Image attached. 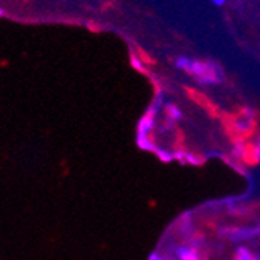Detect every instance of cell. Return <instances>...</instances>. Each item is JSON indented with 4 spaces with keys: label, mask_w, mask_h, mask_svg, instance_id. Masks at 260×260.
<instances>
[{
    "label": "cell",
    "mask_w": 260,
    "mask_h": 260,
    "mask_svg": "<svg viewBox=\"0 0 260 260\" xmlns=\"http://www.w3.org/2000/svg\"><path fill=\"white\" fill-rule=\"evenodd\" d=\"M188 74H192L198 84L201 86H212L220 84L223 81V69L214 62V61H198L192 59V64L187 70Z\"/></svg>",
    "instance_id": "1"
},
{
    "label": "cell",
    "mask_w": 260,
    "mask_h": 260,
    "mask_svg": "<svg viewBox=\"0 0 260 260\" xmlns=\"http://www.w3.org/2000/svg\"><path fill=\"white\" fill-rule=\"evenodd\" d=\"M220 237L228 239L229 242L240 243L260 235V226H223L220 231Z\"/></svg>",
    "instance_id": "2"
},
{
    "label": "cell",
    "mask_w": 260,
    "mask_h": 260,
    "mask_svg": "<svg viewBox=\"0 0 260 260\" xmlns=\"http://www.w3.org/2000/svg\"><path fill=\"white\" fill-rule=\"evenodd\" d=\"M248 165H257L260 162V136H255L254 140L245 142L243 160Z\"/></svg>",
    "instance_id": "3"
},
{
    "label": "cell",
    "mask_w": 260,
    "mask_h": 260,
    "mask_svg": "<svg viewBox=\"0 0 260 260\" xmlns=\"http://www.w3.org/2000/svg\"><path fill=\"white\" fill-rule=\"evenodd\" d=\"M175 255L178 260H203L198 249L192 248L190 245H179L175 248Z\"/></svg>",
    "instance_id": "4"
},
{
    "label": "cell",
    "mask_w": 260,
    "mask_h": 260,
    "mask_svg": "<svg viewBox=\"0 0 260 260\" xmlns=\"http://www.w3.org/2000/svg\"><path fill=\"white\" fill-rule=\"evenodd\" d=\"M164 112H165V115H167V119H169L170 123H176V122L182 120V112H181V109L176 105H173V103H167V105H165Z\"/></svg>",
    "instance_id": "5"
},
{
    "label": "cell",
    "mask_w": 260,
    "mask_h": 260,
    "mask_svg": "<svg viewBox=\"0 0 260 260\" xmlns=\"http://www.w3.org/2000/svg\"><path fill=\"white\" fill-rule=\"evenodd\" d=\"M234 258L235 260H260V255H255L248 248L240 246V248H237V251H235Z\"/></svg>",
    "instance_id": "6"
},
{
    "label": "cell",
    "mask_w": 260,
    "mask_h": 260,
    "mask_svg": "<svg viewBox=\"0 0 260 260\" xmlns=\"http://www.w3.org/2000/svg\"><path fill=\"white\" fill-rule=\"evenodd\" d=\"M137 142V147L142 148V150H148V151H156V145H154V142L150 139V136H137L136 139Z\"/></svg>",
    "instance_id": "7"
},
{
    "label": "cell",
    "mask_w": 260,
    "mask_h": 260,
    "mask_svg": "<svg viewBox=\"0 0 260 260\" xmlns=\"http://www.w3.org/2000/svg\"><path fill=\"white\" fill-rule=\"evenodd\" d=\"M154 153H156V154L159 156V159L164 160V162H170V160H173V157H175L173 153H169V151H165V150H156Z\"/></svg>",
    "instance_id": "8"
},
{
    "label": "cell",
    "mask_w": 260,
    "mask_h": 260,
    "mask_svg": "<svg viewBox=\"0 0 260 260\" xmlns=\"http://www.w3.org/2000/svg\"><path fill=\"white\" fill-rule=\"evenodd\" d=\"M131 64H133V67H134V69H137V70H139V72H145V67H144V64H142L140 58H139V56H136L134 53L131 55Z\"/></svg>",
    "instance_id": "9"
},
{
    "label": "cell",
    "mask_w": 260,
    "mask_h": 260,
    "mask_svg": "<svg viewBox=\"0 0 260 260\" xmlns=\"http://www.w3.org/2000/svg\"><path fill=\"white\" fill-rule=\"evenodd\" d=\"M148 260H164V257H162V255H159V254H156V252H154V254H151V255H150V257H148Z\"/></svg>",
    "instance_id": "10"
},
{
    "label": "cell",
    "mask_w": 260,
    "mask_h": 260,
    "mask_svg": "<svg viewBox=\"0 0 260 260\" xmlns=\"http://www.w3.org/2000/svg\"><path fill=\"white\" fill-rule=\"evenodd\" d=\"M212 2H214L215 5H224L226 0H212Z\"/></svg>",
    "instance_id": "11"
},
{
    "label": "cell",
    "mask_w": 260,
    "mask_h": 260,
    "mask_svg": "<svg viewBox=\"0 0 260 260\" xmlns=\"http://www.w3.org/2000/svg\"><path fill=\"white\" fill-rule=\"evenodd\" d=\"M164 260H176V258H173V257H164Z\"/></svg>",
    "instance_id": "12"
},
{
    "label": "cell",
    "mask_w": 260,
    "mask_h": 260,
    "mask_svg": "<svg viewBox=\"0 0 260 260\" xmlns=\"http://www.w3.org/2000/svg\"><path fill=\"white\" fill-rule=\"evenodd\" d=\"M2 14H4V11H2V10H0V16H2Z\"/></svg>",
    "instance_id": "13"
}]
</instances>
